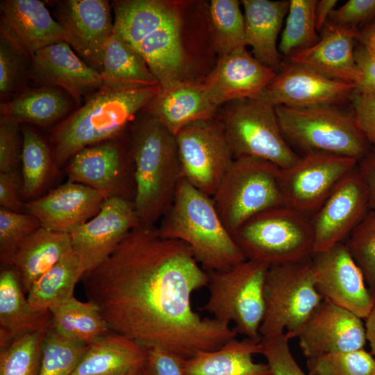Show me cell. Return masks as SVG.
<instances>
[{
    "label": "cell",
    "mask_w": 375,
    "mask_h": 375,
    "mask_svg": "<svg viewBox=\"0 0 375 375\" xmlns=\"http://www.w3.org/2000/svg\"><path fill=\"white\" fill-rule=\"evenodd\" d=\"M120 375H142V367L130 369Z\"/></svg>",
    "instance_id": "57"
},
{
    "label": "cell",
    "mask_w": 375,
    "mask_h": 375,
    "mask_svg": "<svg viewBox=\"0 0 375 375\" xmlns=\"http://www.w3.org/2000/svg\"><path fill=\"white\" fill-rule=\"evenodd\" d=\"M100 73L103 88L124 90L160 85L140 53L114 33L104 46Z\"/></svg>",
    "instance_id": "32"
},
{
    "label": "cell",
    "mask_w": 375,
    "mask_h": 375,
    "mask_svg": "<svg viewBox=\"0 0 375 375\" xmlns=\"http://www.w3.org/2000/svg\"><path fill=\"white\" fill-rule=\"evenodd\" d=\"M140 224L154 226L170 207L182 179L175 135L147 115L134 126L130 147Z\"/></svg>",
    "instance_id": "3"
},
{
    "label": "cell",
    "mask_w": 375,
    "mask_h": 375,
    "mask_svg": "<svg viewBox=\"0 0 375 375\" xmlns=\"http://www.w3.org/2000/svg\"><path fill=\"white\" fill-rule=\"evenodd\" d=\"M275 110L285 138L303 155L324 153L358 162L372 148L352 109L340 106L303 108L277 106Z\"/></svg>",
    "instance_id": "5"
},
{
    "label": "cell",
    "mask_w": 375,
    "mask_h": 375,
    "mask_svg": "<svg viewBox=\"0 0 375 375\" xmlns=\"http://www.w3.org/2000/svg\"><path fill=\"white\" fill-rule=\"evenodd\" d=\"M145 349L142 375H185L183 367L185 358L161 347H149Z\"/></svg>",
    "instance_id": "49"
},
{
    "label": "cell",
    "mask_w": 375,
    "mask_h": 375,
    "mask_svg": "<svg viewBox=\"0 0 375 375\" xmlns=\"http://www.w3.org/2000/svg\"><path fill=\"white\" fill-rule=\"evenodd\" d=\"M360 30L326 24L319 41L310 48L296 51L287 61L305 66L330 78L359 83L362 74L354 57Z\"/></svg>",
    "instance_id": "23"
},
{
    "label": "cell",
    "mask_w": 375,
    "mask_h": 375,
    "mask_svg": "<svg viewBox=\"0 0 375 375\" xmlns=\"http://www.w3.org/2000/svg\"><path fill=\"white\" fill-rule=\"evenodd\" d=\"M127 159L119 145L112 142L85 147L68 161V181L85 185L108 197L133 200L130 194L134 199L133 167Z\"/></svg>",
    "instance_id": "18"
},
{
    "label": "cell",
    "mask_w": 375,
    "mask_h": 375,
    "mask_svg": "<svg viewBox=\"0 0 375 375\" xmlns=\"http://www.w3.org/2000/svg\"><path fill=\"white\" fill-rule=\"evenodd\" d=\"M362 319L324 299L296 338L308 359L324 354L364 349Z\"/></svg>",
    "instance_id": "17"
},
{
    "label": "cell",
    "mask_w": 375,
    "mask_h": 375,
    "mask_svg": "<svg viewBox=\"0 0 375 375\" xmlns=\"http://www.w3.org/2000/svg\"><path fill=\"white\" fill-rule=\"evenodd\" d=\"M160 90V85L124 90L102 87L54 130L55 165L61 166L78 151L119 136Z\"/></svg>",
    "instance_id": "4"
},
{
    "label": "cell",
    "mask_w": 375,
    "mask_h": 375,
    "mask_svg": "<svg viewBox=\"0 0 375 375\" xmlns=\"http://www.w3.org/2000/svg\"><path fill=\"white\" fill-rule=\"evenodd\" d=\"M276 74L242 47L219 57L203 81L219 106L235 100L258 98Z\"/></svg>",
    "instance_id": "21"
},
{
    "label": "cell",
    "mask_w": 375,
    "mask_h": 375,
    "mask_svg": "<svg viewBox=\"0 0 375 375\" xmlns=\"http://www.w3.org/2000/svg\"><path fill=\"white\" fill-rule=\"evenodd\" d=\"M22 133L19 123L1 115L0 119V172L16 171L22 158Z\"/></svg>",
    "instance_id": "47"
},
{
    "label": "cell",
    "mask_w": 375,
    "mask_h": 375,
    "mask_svg": "<svg viewBox=\"0 0 375 375\" xmlns=\"http://www.w3.org/2000/svg\"><path fill=\"white\" fill-rule=\"evenodd\" d=\"M22 196L31 197L42 188L52 167L50 149L44 140L30 128L22 130Z\"/></svg>",
    "instance_id": "40"
},
{
    "label": "cell",
    "mask_w": 375,
    "mask_h": 375,
    "mask_svg": "<svg viewBox=\"0 0 375 375\" xmlns=\"http://www.w3.org/2000/svg\"><path fill=\"white\" fill-rule=\"evenodd\" d=\"M69 103L56 87H40L24 91L7 102L1 103V115L18 123L48 126L62 117Z\"/></svg>",
    "instance_id": "35"
},
{
    "label": "cell",
    "mask_w": 375,
    "mask_h": 375,
    "mask_svg": "<svg viewBox=\"0 0 375 375\" xmlns=\"http://www.w3.org/2000/svg\"><path fill=\"white\" fill-rule=\"evenodd\" d=\"M50 326L21 335L0 349V375H39L44 341Z\"/></svg>",
    "instance_id": "39"
},
{
    "label": "cell",
    "mask_w": 375,
    "mask_h": 375,
    "mask_svg": "<svg viewBox=\"0 0 375 375\" xmlns=\"http://www.w3.org/2000/svg\"><path fill=\"white\" fill-rule=\"evenodd\" d=\"M247 45L253 57L277 72L283 62L277 39L287 15L289 1L242 0Z\"/></svg>",
    "instance_id": "26"
},
{
    "label": "cell",
    "mask_w": 375,
    "mask_h": 375,
    "mask_svg": "<svg viewBox=\"0 0 375 375\" xmlns=\"http://www.w3.org/2000/svg\"><path fill=\"white\" fill-rule=\"evenodd\" d=\"M85 273L81 260L71 247L50 269L36 280L26 294L30 307L47 311L72 298L78 281Z\"/></svg>",
    "instance_id": "34"
},
{
    "label": "cell",
    "mask_w": 375,
    "mask_h": 375,
    "mask_svg": "<svg viewBox=\"0 0 375 375\" xmlns=\"http://www.w3.org/2000/svg\"><path fill=\"white\" fill-rule=\"evenodd\" d=\"M375 19V0H349L335 8L327 22L339 26L358 28Z\"/></svg>",
    "instance_id": "48"
},
{
    "label": "cell",
    "mask_w": 375,
    "mask_h": 375,
    "mask_svg": "<svg viewBox=\"0 0 375 375\" xmlns=\"http://www.w3.org/2000/svg\"><path fill=\"white\" fill-rule=\"evenodd\" d=\"M218 119L235 158H258L285 169L300 158L283 134L275 106L265 101H230Z\"/></svg>",
    "instance_id": "9"
},
{
    "label": "cell",
    "mask_w": 375,
    "mask_h": 375,
    "mask_svg": "<svg viewBox=\"0 0 375 375\" xmlns=\"http://www.w3.org/2000/svg\"><path fill=\"white\" fill-rule=\"evenodd\" d=\"M260 341L233 338L217 349L201 351L184 361L185 375H272L267 363L256 362Z\"/></svg>",
    "instance_id": "27"
},
{
    "label": "cell",
    "mask_w": 375,
    "mask_h": 375,
    "mask_svg": "<svg viewBox=\"0 0 375 375\" xmlns=\"http://www.w3.org/2000/svg\"><path fill=\"white\" fill-rule=\"evenodd\" d=\"M31 57L1 26L0 94L1 99L12 94L24 81Z\"/></svg>",
    "instance_id": "44"
},
{
    "label": "cell",
    "mask_w": 375,
    "mask_h": 375,
    "mask_svg": "<svg viewBox=\"0 0 375 375\" xmlns=\"http://www.w3.org/2000/svg\"><path fill=\"white\" fill-rule=\"evenodd\" d=\"M181 13L146 36L135 48L158 80L160 88L183 81L185 54Z\"/></svg>",
    "instance_id": "29"
},
{
    "label": "cell",
    "mask_w": 375,
    "mask_h": 375,
    "mask_svg": "<svg viewBox=\"0 0 375 375\" xmlns=\"http://www.w3.org/2000/svg\"><path fill=\"white\" fill-rule=\"evenodd\" d=\"M311 263L316 287L322 297L365 319L375 298L344 243L314 253Z\"/></svg>",
    "instance_id": "14"
},
{
    "label": "cell",
    "mask_w": 375,
    "mask_h": 375,
    "mask_svg": "<svg viewBox=\"0 0 375 375\" xmlns=\"http://www.w3.org/2000/svg\"><path fill=\"white\" fill-rule=\"evenodd\" d=\"M317 0H290L285 27L278 44V51L285 58L306 49L319 40L315 25Z\"/></svg>",
    "instance_id": "38"
},
{
    "label": "cell",
    "mask_w": 375,
    "mask_h": 375,
    "mask_svg": "<svg viewBox=\"0 0 375 375\" xmlns=\"http://www.w3.org/2000/svg\"><path fill=\"white\" fill-rule=\"evenodd\" d=\"M372 24H373L374 25H375V19L371 22Z\"/></svg>",
    "instance_id": "58"
},
{
    "label": "cell",
    "mask_w": 375,
    "mask_h": 375,
    "mask_svg": "<svg viewBox=\"0 0 375 375\" xmlns=\"http://www.w3.org/2000/svg\"><path fill=\"white\" fill-rule=\"evenodd\" d=\"M175 138L183 178L212 197L235 160L219 119L191 123Z\"/></svg>",
    "instance_id": "11"
},
{
    "label": "cell",
    "mask_w": 375,
    "mask_h": 375,
    "mask_svg": "<svg viewBox=\"0 0 375 375\" xmlns=\"http://www.w3.org/2000/svg\"><path fill=\"white\" fill-rule=\"evenodd\" d=\"M369 210L368 191L356 166L310 216L314 235V253L343 242Z\"/></svg>",
    "instance_id": "15"
},
{
    "label": "cell",
    "mask_w": 375,
    "mask_h": 375,
    "mask_svg": "<svg viewBox=\"0 0 375 375\" xmlns=\"http://www.w3.org/2000/svg\"><path fill=\"white\" fill-rule=\"evenodd\" d=\"M280 172L278 166L263 159L235 158L211 197L232 235L254 215L284 205Z\"/></svg>",
    "instance_id": "8"
},
{
    "label": "cell",
    "mask_w": 375,
    "mask_h": 375,
    "mask_svg": "<svg viewBox=\"0 0 375 375\" xmlns=\"http://www.w3.org/2000/svg\"><path fill=\"white\" fill-rule=\"evenodd\" d=\"M156 230L163 238L188 245L207 272L226 270L246 260L221 219L212 197L183 178Z\"/></svg>",
    "instance_id": "2"
},
{
    "label": "cell",
    "mask_w": 375,
    "mask_h": 375,
    "mask_svg": "<svg viewBox=\"0 0 375 375\" xmlns=\"http://www.w3.org/2000/svg\"><path fill=\"white\" fill-rule=\"evenodd\" d=\"M357 164L353 158L324 153L300 156L294 164L281 169L284 205L311 216Z\"/></svg>",
    "instance_id": "12"
},
{
    "label": "cell",
    "mask_w": 375,
    "mask_h": 375,
    "mask_svg": "<svg viewBox=\"0 0 375 375\" xmlns=\"http://www.w3.org/2000/svg\"><path fill=\"white\" fill-rule=\"evenodd\" d=\"M375 298V209H370L344 242Z\"/></svg>",
    "instance_id": "43"
},
{
    "label": "cell",
    "mask_w": 375,
    "mask_h": 375,
    "mask_svg": "<svg viewBox=\"0 0 375 375\" xmlns=\"http://www.w3.org/2000/svg\"><path fill=\"white\" fill-rule=\"evenodd\" d=\"M354 84L326 77L287 61L258 99L274 106L303 108L351 103Z\"/></svg>",
    "instance_id": "13"
},
{
    "label": "cell",
    "mask_w": 375,
    "mask_h": 375,
    "mask_svg": "<svg viewBox=\"0 0 375 375\" xmlns=\"http://www.w3.org/2000/svg\"><path fill=\"white\" fill-rule=\"evenodd\" d=\"M357 169L368 191L369 210L375 209V147L358 162Z\"/></svg>",
    "instance_id": "53"
},
{
    "label": "cell",
    "mask_w": 375,
    "mask_h": 375,
    "mask_svg": "<svg viewBox=\"0 0 375 375\" xmlns=\"http://www.w3.org/2000/svg\"><path fill=\"white\" fill-rule=\"evenodd\" d=\"M354 57L362 74L360 81L356 85L355 92L375 97V60L359 42L355 47Z\"/></svg>",
    "instance_id": "52"
},
{
    "label": "cell",
    "mask_w": 375,
    "mask_h": 375,
    "mask_svg": "<svg viewBox=\"0 0 375 375\" xmlns=\"http://www.w3.org/2000/svg\"><path fill=\"white\" fill-rule=\"evenodd\" d=\"M264 296L261 337L285 333L290 340L296 338L324 299L316 287L311 259L269 267Z\"/></svg>",
    "instance_id": "10"
},
{
    "label": "cell",
    "mask_w": 375,
    "mask_h": 375,
    "mask_svg": "<svg viewBox=\"0 0 375 375\" xmlns=\"http://www.w3.org/2000/svg\"><path fill=\"white\" fill-rule=\"evenodd\" d=\"M240 3L237 0H212L210 3L212 43L219 57L247 46Z\"/></svg>",
    "instance_id": "37"
},
{
    "label": "cell",
    "mask_w": 375,
    "mask_h": 375,
    "mask_svg": "<svg viewBox=\"0 0 375 375\" xmlns=\"http://www.w3.org/2000/svg\"><path fill=\"white\" fill-rule=\"evenodd\" d=\"M22 182L16 171L0 172V205L1 208L24 212V203L21 201Z\"/></svg>",
    "instance_id": "51"
},
{
    "label": "cell",
    "mask_w": 375,
    "mask_h": 375,
    "mask_svg": "<svg viewBox=\"0 0 375 375\" xmlns=\"http://www.w3.org/2000/svg\"><path fill=\"white\" fill-rule=\"evenodd\" d=\"M233 237L246 259L269 267L309 260L314 254L310 217L285 205L254 215Z\"/></svg>",
    "instance_id": "6"
},
{
    "label": "cell",
    "mask_w": 375,
    "mask_h": 375,
    "mask_svg": "<svg viewBox=\"0 0 375 375\" xmlns=\"http://www.w3.org/2000/svg\"><path fill=\"white\" fill-rule=\"evenodd\" d=\"M113 33L133 48L150 33L176 15L175 2L162 0H123L112 3Z\"/></svg>",
    "instance_id": "33"
},
{
    "label": "cell",
    "mask_w": 375,
    "mask_h": 375,
    "mask_svg": "<svg viewBox=\"0 0 375 375\" xmlns=\"http://www.w3.org/2000/svg\"><path fill=\"white\" fill-rule=\"evenodd\" d=\"M140 224L133 200L118 196L106 198L94 217L70 233L72 248L85 272L107 258Z\"/></svg>",
    "instance_id": "16"
},
{
    "label": "cell",
    "mask_w": 375,
    "mask_h": 375,
    "mask_svg": "<svg viewBox=\"0 0 375 375\" xmlns=\"http://www.w3.org/2000/svg\"><path fill=\"white\" fill-rule=\"evenodd\" d=\"M145 358L141 344L110 330L88 345L71 375H120L141 367Z\"/></svg>",
    "instance_id": "28"
},
{
    "label": "cell",
    "mask_w": 375,
    "mask_h": 375,
    "mask_svg": "<svg viewBox=\"0 0 375 375\" xmlns=\"http://www.w3.org/2000/svg\"><path fill=\"white\" fill-rule=\"evenodd\" d=\"M49 312L51 326L58 333L85 345L110 330L98 306L88 300L74 297Z\"/></svg>",
    "instance_id": "36"
},
{
    "label": "cell",
    "mask_w": 375,
    "mask_h": 375,
    "mask_svg": "<svg viewBox=\"0 0 375 375\" xmlns=\"http://www.w3.org/2000/svg\"><path fill=\"white\" fill-rule=\"evenodd\" d=\"M108 197L85 185L68 181L39 199L24 203L41 227L70 234L94 217Z\"/></svg>",
    "instance_id": "19"
},
{
    "label": "cell",
    "mask_w": 375,
    "mask_h": 375,
    "mask_svg": "<svg viewBox=\"0 0 375 375\" xmlns=\"http://www.w3.org/2000/svg\"><path fill=\"white\" fill-rule=\"evenodd\" d=\"M71 247L70 234L41 226L21 242L15 253L12 267L25 294Z\"/></svg>",
    "instance_id": "31"
},
{
    "label": "cell",
    "mask_w": 375,
    "mask_h": 375,
    "mask_svg": "<svg viewBox=\"0 0 375 375\" xmlns=\"http://www.w3.org/2000/svg\"><path fill=\"white\" fill-rule=\"evenodd\" d=\"M1 26L31 57L51 44L76 43L63 26L53 18L39 0H7L1 3Z\"/></svg>",
    "instance_id": "24"
},
{
    "label": "cell",
    "mask_w": 375,
    "mask_h": 375,
    "mask_svg": "<svg viewBox=\"0 0 375 375\" xmlns=\"http://www.w3.org/2000/svg\"><path fill=\"white\" fill-rule=\"evenodd\" d=\"M308 375H375V358L364 349L324 354L307 360Z\"/></svg>",
    "instance_id": "42"
},
{
    "label": "cell",
    "mask_w": 375,
    "mask_h": 375,
    "mask_svg": "<svg viewBox=\"0 0 375 375\" xmlns=\"http://www.w3.org/2000/svg\"><path fill=\"white\" fill-rule=\"evenodd\" d=\"M58 22L76 43L86 63L101 72L104 46L113 33L110 3L106 0H67L58 3Z\"/></svg>",
    "instance_id": "20"
},
{
    "label": "cell",
    "mask_w": 375,
    "mask_h": 375,
    "mask_svg": "<svg viewBox=\"0 0 375 375\" xmlns=\"http://www.w3.org/2000/svg\"><path fill=\"white\" fill-rule=\"evenodd\" d=\"M269 266L247 260L222 271H210L209 296L203 309L237 334L260 341L265 310V283Z\"/></svg>",
    "instance_id": "7"
},
{
    "label": "cell",
    "mask_w": 375,
    "mask_h": 375,
    "mask_svg": "<svg viewBox=\"0 0 375 375\" xmlns=\"http://www.w3.org/2000/svg\"><path fill=\"white\" fill-rule=\"evenodd\" d=\"M357 41L363 45L375 60V25L369 23L360 30Z\"/></svg>",
    "instance_id": "55"
},
{
    "label": "cell",
    "mask_w": 375,
    "mask_h": 375,
    "mask_svg": "<svg viewBox=\"0 0 375 375\" xmlns=\"http://www.w3.org/2000/svg\"><path fill=\"white\" fill-rule=\"evenodd\" d=\"M365 319L366 340L368 342L372 354L375 358V304Z\"/></svg>",
    "instance_id": "56"
},
{
    "label": "cell",
    "mask_w": 375,
    "mask_h": 375,
    "mask_svg": "<svg viewBox=\"0 0 375 375\" xmlns=\"http://www.w3.org/2000/svg\"><path fill=\"white\" fill-rule=\"evenodd\" d=\"M218 107L203 81L185 80L160 88L146 106L147 115L174 135L191 123L214 118Z\"/></svg>",
    "instance_id": "25"
},
{
    "label": "cell",
    "mask_w": 375,
    "mask_h": 375,
    "mask_svg": "<svg viewBox=\"0 0 375 375\" xmlns=\"http://www.w3.org/2000/svg\"><path fill=\"white\" fill-rule=\"evenodd\" d=\"M12 267L0 273V349L14 339L51 324L49 310H33Z\"/></svg>",
    "instance_id": "30"
},
{
    "label": "cell",
    "mask_w": 375,
    "mask_h": 375,
    "mask_svg": "<svg viewBox=\"0 0 375 375\" xmlns=\"http://www.w3.org/2000/svg\"><path fill=\"white\" fill-rule=\"evenodd\" d=\"M85 296L110 330L144 347H158L188 358L235 338L229 324L202 318L192 294L208 285V274L181 241L140 224L113 252L82 277Z\"/></svg>",
    "instance_id": "1"
},
{
    "label": "cell",
    "mask_w": 375,
    "mask_h": 375,
    "mask_svg": "<svg viewBox=\"0 0 375 375\" xmlns=\"http://www.w3.org/2000/svg\"><path fill=\"white\" fill-rule=\"evenodd\" d=\"M289 340L285 333L262 337L260 354L265 358L272 375H308L292 355Z\"/></svg>",
    "instance_id": "46"
},
{
    "label": "cell",
    "mask_w": 375,
    "mask_h": 375,
    "mask_svg": "<svg viewBox=\"0 0 375 375\" xmlns=\"http://www.w3.org/2000/svg\"><path fill=\"white\" fill-rule=\"evenodd\" d=\"M337 0L317 1L315 6V25L318 33H320L327 23L330 15L335 8Z\"/></svg>",
    "instance_id": "54"
},
{
    "label": "cell",
    "mask_w": 375,
    "mask_h": 375,
    "mask_svg": "<svg viewBox=\"0 0 375 375\" xmlns=\"http://www.w3.org/2000/svg\"><path fill=\"white\" fill-rule=\"evenodd\" d=\"M87 347L62 335L51 323L44 341L39 375H71Z\"/></svg>",
    "instance_id": "41"
},
{
    "label": "cell",
    "mask_w": 375,
    "mask_h": 375,
    "mask_svg": "<svg viewBox=\"0 0 375 375\" xmlns=\"http://www.w3.org/2000/svg\"><path fill=\"white\" fill-rule=\"evenodd\" d=\"M31 69L43 87H60L78 103L86 93L103 85L101 73L81 59L65 42L36 51L31 58Z\"/></svg>",
    "instance_id": "22"
},
{
    "label": "cell",
    "mask_w": 375,
    "mask_h": 375,
    "mask_svg": "<svg viewBox=\"0 0 375 375\" xmlns=\"http://www.w3.org/2000/svg\"><path fill=\"white\" fill-rule=\"evenodd\" d=\"M351 106L360 128L375 147V97L354 92Z\"/></svg>",
    "instance_id": "50"
},
{
    "label": "cell",
    "mask_w": 375,
    "mask_h": 375,
    "mask_svg": "<svg viewBox=\"0 0 375 375\" xmlns=\"http://www.w3.org/2000/svg\"><path fill=\"white\" fill-rule=\"evenodd\" d=\"M39 220L28 212L0 208V261L3 267H12L16 250L21 242L40 227Z\"/></svg>",
    "instance_id": "45"
}]
</instances>
